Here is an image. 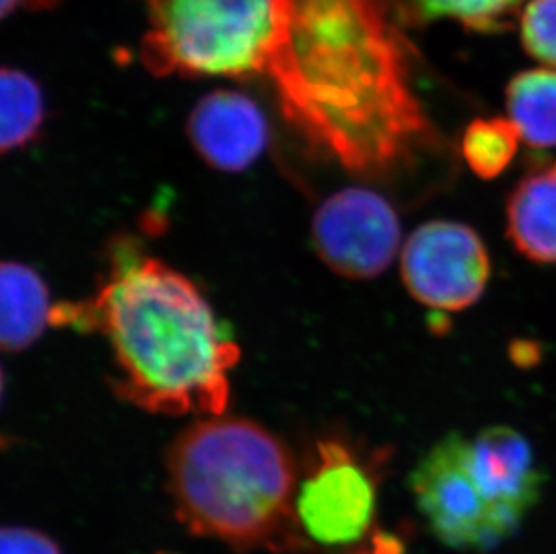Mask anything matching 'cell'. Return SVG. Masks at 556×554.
I'll use <instances>...</instances> for the list:
<instances>
[{"mask_svg":"<svg viewBox=\"0 0 556 554\" xmlns=\"http://www.w3.org/2000/svg\"><path fill=\"white\" fill-rule=\"evenodd\" d=\"M263 76L290 126L353 175L393 177L441 148L382 0H281Z\"/></svg>","mask_w":556,"mask_h":554,"instance_id":"obj_1","label":"cell"},{"mask_svg":"<svg viewBox=\"0 0 556 554\" xmlns=\"http://www.w3.org/2000/svg\"><path fill=\"white\" fill-rule=\"evenodd\" d=\"M53 326L100 331L111 344L117 396L166 416H222L240 358L193 281L131 241L117 243L94 298L54 306Z\"/></svg>","mask_w":556,"mask_h":554,"instance_id":"obj_2","label":"cell"},{"mask_svg":"<svg viewBox=\"0 0 556 554\" xmlns=\"http://www.w3.org/2000/svg\"><path fill=\"white\" fill-rule=\"evenodd\" d=\"M168 479L180 522L235 550L298 545L292 455L262 425L207 416L175 440Z\"/></svg>","mask_w":556,"mask_h":554,"instance_id":"obj_3","label":"cell"},{"mask_svg":"<svg viewBox=\"0 0 556 554\" xmlns=\"http://www.w3.org/2000/svg\"><path fill=\"white\" fill-rule=\"evenodd\" d=\"M281 0H148L141 60L157 76L260 78Z\"/></svg>","mask_w":556,"mask_h":554,"instance_id":"obj_4","label":"cell"},{"mask_svg":"<svg viewBox=\"0 0 556 554\" xmlns=\"http://www.w3.org/2000/svg\"><path fill=\"white\" fill-rule=\"evenodd\" d=\"M410 492L435 539L454 550H490L517 529L498 513L473 470L472 441L451 432L421 457Z\"/></svg>","mask_w":556,"mask_h":554,"instance_id":"obj_5","label":"cell"},{"mask_svg":"<svg viewBox=\"0 0 556 554\" xmlns=\"http://www.w3.org/2000/svg\"><path fill=\"white\" fill-rule=\"evenodd\" d=\"M377 513V476L361 455L339 440L317 443L300 490L295 515L305 537L328 547L357 544Z\"/></svg>","mask_w":556,"mask_h":554,"instance_id":"obj_6","label":"cell"},{"mask_svg":"<svg viewBox=\"0 0 556 554\" xmlns=\"http://www.w3.org/2000/svg\"><path fill=\"white\" fill-rule=\"evenodd\" d=\"M400 273L418 303L446 314L478 303L492 276V262L470 225L432 221L405 241Z\"/></svg>","mask_w":556,"mask_h":554,"instance_id":"obj_7","label":"cell"},{"mask_svg":"<svg viewBox=\"0 0 556 554\" xmlns=\"http://www.w3.org/2000/svg\"><path fill=\"white\" fill-rule=\"evenodd\" d=\"M312 238L320 260L348 279H372L393 263L402 229L393 205L366 188L337 191L315 211Z\"/></svg>","mask_w":556,"mask_h":554,"instance_id":"obj_8","label":"cell"},{"mask_svg":"<svg viewBox=\"0 0 556 554\" xmlns=\"http://www.w3.org/2000/svg\"><path fill=\"white\" fill-rule=\"evenodd\" d=\"M188 137L205 164L220 172H243L267 148V117L248 95L215 90L189 114Z\"/></svg>","mask_w":556,"mask_h":554,"instance_id":"obj_9","label":"cell"},{"mask_svg":"<svg viewBox=\"0 0 556 554\" xmlns=\"http://www.w3.org/2000/svg\"><path fill=\"white\" fill-rule=\"evenodd\" d=\"M472 463L495 507L519 529L544 482L530 441L511 427L492 425L473 438Z\"/></svg>","mask_w":556,"mask_h":554,"instance_id":"obj_10","label":"cell"},{"mask_svg":"<svg viewBox=\"0 0 556 554\" xmlns=\"http://www.w3.org/2000/svg\"><path fill=\"white\" fill-rule=\"evenodd\" d=\"M506 235L520 256L556 265V177L549 167L515 184L506 202Z\"/></svg>","mask_w":556,"mask_h":554,"instance_id":"obj_11","label":"cell"},{"mask_svg":"<svg viewBox=\"0 0 556 554\" xmlns=\"http://www.w3.org/2000/svg\"><path fill=\"white\" fill-rule=\"evenodd\" d=\"M49 292L40 274L21 262L0 268V344L2 350H26L51 325Z\"/></svg>","mask_w":556,"mask_h":554,"instance_id":"obj_12","label":"cell"},{"mask_svg":"<svg viewBox=\"0 0 556 554\" xmlns=\"http://www.w3.org/2000/svg\"><path fill=\"white\" fill-rule=\"evenodd\" d=\"M506 109L528 147L556 148V71L531 68L517 74L506 89Z\"/></svg>","mask_w":556,"mask_h":554,"instance_id":"obj_13","label":"cell"},{"mask_svg":"<svg viewBox=\"0 0 556 554\" xmlns=\"http://www.w3.org/2000/svg\"><path fill=\"white\" fill-rule=\"evenodd\" d=\"M0 103L2 152H15L35 141L46 119L42 89L37 79L18 68H2Z\"/></svg>","mask_w":556,"mask_h":554,"instance_id":"obj_14","label":"cell"},{"mask_svg":"<svg viewBox=\"0 0 556 554\" xmlns=\"http://www.w3.org/2000/svg\"><path fill=\"white\" fill-rule=\"evenodd\" d=\"M520 0H391L399 21L421 24L452 18L473 32L494 33L509 27Z\"/></svg>","mask_w":556,"mask_h":554,"instance_id":"obj_15","label":"cell"},{"mask_svg":"<svg viewBox=\"0 0 556 554\" xmlns=\"http://www.w3.org/2000/svg\"><path fill=\"white\" fill-rule=\"evenodd\" d=\"M519 141V130L511 121L476 119L463 134L462 155L476 177L494 180L514 163Z\"/></svg>","mask_w":556,"mask_h":554,"instance_id":"obj_16","label":"cell"},{"mask_svg":"<svg viewBox=\"0 0 556 554\" xmlns=\"http://www.w3.org/2000/svg\"><path fill=\"white\" fill-rule=\"evenodd\" d=\"M520 37L530 56L556 68V0H530L520 18Z\"/></svg>","mask_w":556,"mask_h":554,"instance_id":"obj_17","label":"cell"},{"mask_svg":"<svg viewBox=\"0 0 556 554\" xmlns=\"http://www.w3.org/2000/svg\"><path fill=\"white\" fill-rule=\"evenodd\" d=\"M0 554H62L59 545L31 528H4L0 534Z\"/></svg>","mask_w":556,"mask_h":554,"instance_id":"obj_18","label":"cell"},{"mask_svg":"<svg viewBox=\"0 0 556 554\" xmlns=\"http://www.w3.org/2000/svg\"><path fill=\"white\" fill-rule=\"evenodd\" d=\"M541 345L533 340H515L514 344L509 345L511 361L519 367L535 366L541 361Z\"/></svg>","mask_w":556,"mask_h":554,"instance_id":"obj_19","label":"cell"},{"mask_svg":"<svg viewBox=\"0 0 556 554\" xmlns=\"http://www.w3.org/2000/svg\"><path fill=\"white\" fill-rule=\"evenodd\" d=\"M355 554H402V545L393 537H377L372 539L371 547Z\"/></svg>","mask_w":556,"mask_h":554,"instance_id":"obj_20","label":"cell"},{"mask_svg":"<svg viewBox=\"0 0 556 554\" xmlns=\"http://www.w3.org/2000/svg\"><path fill=\"white\" fill-rule=\"evenodd\" d=\"M24 5V0H0V8H2V16L10 15L11 11H15L18 5Z\"/></svg>","mask_w":556,"mask_h":554,"instance_id":"obj_21","label":"cell"},{"mask_svg":"<svg viewBox=\"0 0 556 554\" xmlns=\"http://www.w3.org/2000/svg\"><path fill=\"white\" fill-rule=\"evenodd\" d=\"M59 0H24L26 8H49V5L56 4Z\"/></svg>","mask_w":556,"mask_h":554,"instance_id":"obj_22","label":"cell"},{"mask_svg":"<svg viewBox=\"0 0 556 554\" xmlns=\"http://www.w3.org/2000/svg\"><path fill=\"white\" fill-rule=\"evenodd\" d=\"M549 172H552V173H553V175H555V177H556V163H555V164H553V166H552V167H549Z\"/></svg>","mask_w":556,"mask_h":554,"instance_id":"obj_23","label":"cell"}]
</instances>
